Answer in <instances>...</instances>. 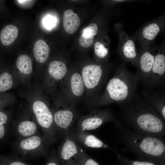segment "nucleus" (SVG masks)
<instances>
[{"instance_id":"1","label":"nucleus","mask_w":165,"mask_h":165,"mask_svg":"<svg viewBox=\"0 0 165 165\" xmlns=\"http://www.w3.org/2000/svg\"><path fill=\"white\" fill-rule=\"evenodd\" d=\"M122 122L137 132L164 138L165 121L147 99L135 94L118 104Z\"/></svg>"},{"instance_id":"2","label":"nucleus","mask_w":165,"mask_h":165,"mask_svg":"<svg viewBox=\"0 0 165 165\" xmlns=\"http://www.w3.org/2000/svg\"><path fill=\"white\" fill-rule=\"evenodd\" d=\"M118 130L117 136L126 149L135 154L140 160L165 165L164 138L141 134L123 127Z\"/></svg>"},{"instance_id":"3","label":"nucleus","mask_w":165,"mask_h":165,"mask_svg":"<svg viewBox=\"0 0 165 165\" xmlns=\"http://www.w3.org/2000/svg\"><path fill=\"white\" fill-rule=\"evenodd\" d=\"M138 83L136 73L128 70L124 64H120L108 80L94 109L113 103H122L128 100L136 94Z\"/></svg>"},{"instance_id":"4","label":"nucleus","mask_w":165,"mask_h":165,"mask_svg":"<svg viewBox=\"0 0 165 165\" xmlns=\"http://www.w3.org/2000/svg\"><path fill=\"white\" fill-rule=\"evenodd\" d=\"M87 64L79 71L83 82L85 102L94 109L102 91L108 80L112 65L100 63Z\"/></svg>"},{"instance_id":"5","label":"nucleus","mask_w":165,"mask_h":165,"mask_svg":"<svg viewBox=\"0 0 165 165\" xmlns=\"http://www.w3.org/2000/svg\"><path fill=\"white\" fill-rule=\"evenodd\" d=\"M53 111V121L56 132L64 135L70 130L74 123L81 116L76 108V104L63 94Z\"/></svg>"},{"instance_id":"6","label":"nucleus","mask_w":165,"mask_h":165,"mask_svg":"<svg viewBox=\"0 0 165 165\" xmlns=\"http://www.w3.org/2000/svg\"><path fill=\"white\" fill-rule=\"evenodd\" d=\"M32 107L36 121L43 132L45 142L49 146L54 143L57 139L53 111L48 105L40 101L34 102Z\"/></svg>"},{"instance_id":"7","label":"nucleus","mask_w":165,"mask_h":165,"mask_svg":"<svg viewBox=\"0 0 165 165\" xmlns=\"http://www.w3.org/2000/svg\"><path fill=\"white\" fill-rule=\"evenodd\" d=\"M108 122L113 123L117 129L123 127L121 121L115 117L112 109L107 108L94 109L88 115L81 116L77 121L76 129L84 131L94 130Z\"/></svg>"},{"instance_id":"8","label":"nucleus","mask_w":165,"mask_h":165,"mask_svg":"<svg viewBox=\"0 0 165 165\" xmlns=\"http://www.w3.org/2000/svg\"><path fill=\"white\" fill-rule=\"evenodd\" d=\"M47 147L43 136L39 134L17 139L14 145L16 152L26 160L46 156Z\"/></svg>"},{"instance_id":"9","label":"nucleus","mask_w":165,"mask_h":165,"mask_svg":"<svg viewBox=\"0 0 165 165\" xmlns=\"http://www.w3.org/2000/svg\"><path fill=\"white\" fill-rule=\"evenodd\" d=\"M61 82L62 94L75 104L84 96V86L79 71L68 70Z\"/></svg>"},{"instance_id":"10","label":"nucleus","mask_w":165,"mask_h":165,"mask_svg":"<svg viewBox=\"0 0 165 165\" xmlns=\"http://www.w3.org/2000/svg\"><path fill=\"white\" fill-rule=\"evenodd\" d=\"M115 29L118 33L119 44L118 51L124 62L130 63L138 67L139 54L133 38L127 34L123 29L122 24L117 22Z\"/></svg>"},{"instance_id":"11","label":"nucleus","mask_w":165,"mask_h":165,"mask_svg":"<svg viewBox=\"0 0 165 165\" xmlns=\"http://www.w3.org/2000/svg\"><path fill=\"white\" fill-rule=\"evenodd\" d=\"M139 54L137 72L135 73L139 82L143 86L145 90L150 91L152 69L155 58L154 49L149 46H145Z\"/></svg>"},{"instance_id":"12","label":"nucleus","mask_w":165,"mask_h":165,"mask_svg":"<svg viewBox=\"0 0 165 165\" xmlns=\"http://www.w3.org/2000/svg\"><path fill=\"white\" fill-rule=\"evenodd\" d=\"M64 136V141L59 148L58 160L62 165H77L82 148L69 131Z\"/></svg>"},{"instance_id":"13","label":"nucleus","mask_w":165,"mask_h":165,"mask_svg":"<svg viewBox=\"0 0 165 165\" xmlns=\"http://www.w3.org/2000/svg\"><path fill=\"white\" fill-rule=\"evenodd\" d=\"M155 58L152 69L151 91L158 88L164 93L165 90V54L163 50L154 49Z\"/></svg>"},{"instance_id":"14","label":"nucleus","mask_w":165,"mask_h":165,"mask_svg":"<svg viewBox=\"0 0 165 165\" xmlns=\"http://www.w3.org/2000/svg\"><path fill=\"white\" fill-rule=\"evenodd\" d=\"M165 26L164 15L162 16L144 26L140 31L139 39L144 46H149L157 35L163 31Z\"/></svg>"},{"instance_id":"15","label":"nucleus","mask_w":165,"mask_h":165,"mask_svg":"<svg viewBox=\"0 0 165 165\" xmlns=\"http://www.w3.org/2000/svg\"><path fill=\"white\" fill-rule=\"evenodd\" d=\"M75 140L85 147L94 148H106L111 149L115 152L117 151L93 134L85 131L78 130L76 129L69 131Z\"/></svg>"},{"instance_id":"16","label":"nucleus","mask_w":165,"mask_h":165,"mask_svg":"<svg viewBox=\"0 0 165 165\" xmlns=\"http://www.w3.org/2000/svg\"><path fill=\"white\" fill-rule=\"evenodd\" d=\"M142 96L150 103L157 112L165 121V94L164 93L142 90Z\"/></svg>"},{"instance_id":"17","label":"nucleus","mask_w":165,"mask_h":165,"mask_svg":"<svg viewBox=\"0 0 165 165\" xmlns=\"http://www.w3.org/2000/svg\"><path fill=\"white\" fill-rule=\"evenodd\" d=\"M39 126L37 121L25 120L21 121L14 127L18 139L25 138L38 134Z\"/></svg>"},{"instance_id":"18","label":"nucleus","mask_w":165,"mask_h":165,"mask_svg":"<svg viewBox=\"0 0 165 165\" xmlns=\"http://www.w3.org/2000/svg\"><path fill=\"white\" fill-rule=\"evenodd\" d=\"M80 24V18L72 9L65 11L63 16V25L67 33L71 34L74 33L77 31Z\"/></svg>"},{"instance_id":"19","label":"nucleus","mask_w":165,"mask_h":165,"mask_svg":"<svg viewBox=\"0 0 165 165\" xmlns=\"http://www.w3.org/2000/svg\"><path fill=\"white\" fill-rule=\"evenodd\" d=\"M68 69L63 62L54 61L50 64L48 73L50 77L55 81H61L66 75Z\"/></svg>"},{"instance_id":"20","label":"nucleus","mask_w":165,"mask_h":165,"mask_svg":"<svg viewBox=\"0 0 165 165\" xmlns=\"http://www.w3.org/2000/svg\"><path fill=\"white\" fill-rule=\"evenodd\" d=\"M50 48L46 42L42 39H39L35 42L33 52L36 60L43 63L46 61L49 55Z\"/></svg>"},{"instance_id":"21","label":"nucleus","mask_w":165,"mask_h":165,"mask_svg":"<svg viewBox=\"0 0 165 165\" xmlns=\"http://www.w3.org/2000/svg\"><path fill=\"white\" fill-rule=\"evenodd\" d=\"M18 30L16 26L9 24L5 27L1 31L0 39L1 43L5 46L12 44L17 37Z\"/></svg>"},{"instance_id":"22","label":"nucleus","mask_w":165,"mask_h":165,"mask_svg":"<svg viewBox=\"0 0 165 165\" xmlns=\"http://www.w3.org/2000/svg\"><path fill=\"white\" fill-rule=\"evenodd\" d=\"M16 65L19 71L24 74H29L32 71V62L30 57L27 55H20L17 59Z\"/></svg>"},{"instance_id":"23","label":"nucleus","mask_w":165,"mask_h":165,"mask_svg":"<svg viewBox=\"0 0 165 165\" xmlns=\"http://www.w3.org/2000/svg\"><path fill=\"white\" fill-rule=\"evenodd\" d=\"M102 42L97 41L94 45L95 55L98 61L105 62L108 58L109 50L107 44H105Z\"/></svg>"},{"instance_id":"24","label":"nucleus","mask_w":165,"mask_h":165,"mask_svg":"<svg viewBox=\"0 0 165 165\" xmlns=\"http://www.w3.org/2000/svg\"><path fill=\"white\" fill-rule=\"evenodd\" d=\"M9 127V118L7 114L0 111V143L6 139Z\"/></svg>"},{"instance_id":"25","label":"nucleus","mask_w":165,"mask_h":165,"mask_svg":"<svg viewBox=\"0 0 165 165\" xmlns=\"http://www.w3.org/2000/svg\"><path fill=\"white\" fill-rule=\"evenodd\" d=\"M116 154L118 160V163L120 165H161L149 161L130 160L125 157L117 152Z\"/></svg>"},{"instance_id":"26","label":"nucleus","mask_w":165,"mask_h":165,"mask_svg":"<svg viewBox=\"0 0 165 165\" xmlns=\"http://www.w3.org/2000/svg\"><path fill=\"white\" fill-rule=\"evenodd\" d=\"M0 162L6 165H29L22 159L13 155H0Z\"/></svg>"},{"instance_id":"27","label":"nucleus","mask_w":165,"mask_h":165,"mask_svg":"<svg viewBox=\"0 0 165 165\" xmlns=\"http://www.w3.org/2000/svg\"><path fill=\"white\" fill-rule=\"evenodd\" d=\"M13 84L11 75L9 73L5 72L0 75V91L3 92L10 89Z\"/></svg>"},{"instance_id":"28","label":"nucleus","mask_w":165,"mask_h":165,"mask_svg":"<svg viewBox=\"0 0 165 165\" xmlns=\"http://www.w3.org/2000/svg\"><path fill=\"white\" fill-rule=\"evenodd\" d=\"M98 27L94 23H92L82 30V35L86 37H94L96 35L98 32Z\"/></svg>"},{"instance_id":"29","label":"nucleus","mask_w":165,"mask_h":165,"mask_svg":"<svg viewBox=\"0 0 165 165\" xmlns=\"http://www.w3.org/2000/svg\"><path fill=\"white\" fill-rule=\"evenodd\" d=\"M77 165H100L90 158L82 149L79 160Z\"/></svg>"},{"instance_id":"30","label":"nucleus","mask_w":165,"mask_h":165,"mask_svg":"<svg viewBox=\"0 0 165 165\" xmlns=\"http://www.w3.org/2000/svg\"><path fill=\"white\" fill-rule=\"evenodd\" d=\"M56 21L55 17L51 16H48L44 19L43 24L47 28L50 29L55 25Z\"/></svg>"},{"instance_id":"31","label":"nucleus","mask_w":165,"mask_h":165,"mask_svg":"<svg viewBox=\"0 0 165 165\" xmlns=\"http://www.w3.org/2000/svg\"><path fill=\"white\" fill-rule=\"evenodd\" d=\"M94 38L92 37H86L81 35L79 39V44L83 47H89L92 44Z\"/></svg>"},{"instance_id":"32","label":"nucleus","mask_w":165,"mask_h":165,"mask_svg":"<svg viewBox=\"0 0 165 165\" xmlns=\"http://www.w3.org/2000/svg\"><path fill=\"white\" fill-rule=\"evenodd\" d=\"M45 165H60L58 160L54 155H51L49 158Z\"/></svg>"},{"instance_id":"33","label":"nucleus","mask_w":165,"mask_h":165,"mask_svg":"<svg viewBox=\"0 0 165 165\" xmlns=\"http://www.w3.org/2000/svg\"><path fill=\"white\" fill-rule=\"evenodd\" d=\"M0 165H6L0 162Z\"/></svg>"}]
</instances>
